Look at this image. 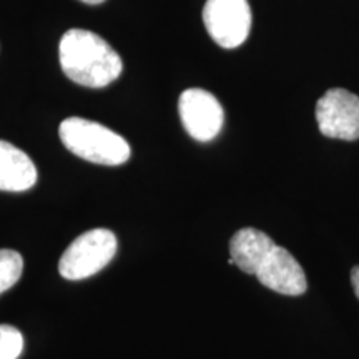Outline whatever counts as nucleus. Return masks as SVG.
Here are the masks:
<instances>
[{
    "label": "nucleus",
    "mask_w": 359,
    "mask_h": 359,
    "mask_svg": "<svg viewBox=\"0 0 359 359\" xmlns=\"http://www.w3.org/2000/svg\"><path fill=\"white\" fill-rule=\"evenodd\" d=\"M58 58L67 77L88 88L107 87L123 70V62L115 48L100 35L83 29L64 34L58 45Z\"/></svg>",
    "instance_id": "nucleus-1"
},
{
    "label": "nucleus",
    "mask_w": 359,
    "mask_h": 359,
    "mask_svg": "<svg viewBox=\"0 0 359 359\" xmlns=\"http://www.w3.org/2000/svg\"><path fill=\"white\" fill-rule=\"evenodd\" d=\"M58 135L67 150L97 165H123L132 154L122 135L80 116L65 118L60 123Z\"/></svg>",
    "instance_id": "nucleus-2"
},
{
    "label": "nucleus",
    "mask_w": 359,
    "mask_h": 359,
    "mask_svg": "<svg viewBox=\"0 0 359 359\" xmlns=\"http://www.w3.org/2000/svg\"><path fill=\"white\" fill-rule=\"evenodd\" d=\"M116 236L107 228H95L75 238L58 262V273L65 280H85L97 275L116 253Z\"/></svg>",
    "instance_id": "nucleus-3"
},
{
    "label": "nucleus",
    "mask_w": 359,
    "mask_h": 359,
    "mask_svg": "<svg viewBox=\"0 0 359 359\" xmlns=\"http://www.w3.org/2000/svg\"><path fill=\"white\" fill-rule=\"evenodd\" d=\"M203 22L206 32L219 47H240L251 30L248 0H206Z\"/></svg>",
    "instance_id": "nucleus-4"
},
{
    "label": "nucleus",
    "mask_w": 359,
    "mask_h": 359,
    "mask_svg": "<svg viewBox=\"0 0 359 359\" xmlns=\"http://www.w3.org/2000/svg\"><path fill=\"white\" fill-rule=\"evenodd\" d=\"M316 122L327 138H359V97L344 88H331L316 103Z\"/></svg>",
    "instance_id": "nucleus-5"
},
{
    "label": "nucleus",
    "mask_w": 359,
    "mask_h": 359,
    "mask_svg": "<svg viewBox=\"0 0 359 359\" xmlns=\"http://www.w3.org/2000/svg\"><path fill=\"white\" fill-rule=\"evenodd\" d=\"M180 118L191 138L212 142L222 132L224 111L212 92L203 88H188L178 100Z\"/></svg>",
    "instance_id": "nucleus-6"
},
{
    "label": "nucleus",
    "mask_w": 359,
    "mask_h": 359,
    "mask_svg": "<svg viewBox=\"0 0 359 359\" xmlns=\"http://www.w3.org/2000/svg\"><path fill=\"white\" fill-rule=\"evenodd\" d=\"M255 276L264 288L285 296H302L308 290V280L302 264L288 250L278 245L269 251Z\"/></svg>",
    "instance_id": "nucleus-7"
},
{
    "label": "nucleus",
    "mask_w": 359,
    "mask_h": 359,
    "mask_svg": "<svg viewBox=\"0 0 359 359\" xmlns=\"http://www.w3.org/2000/svg\"><path fill=\"white\" fill-rule=\"evenodd\" d=\"M275 246V241L264 231L251 226L241 228L230 240V258L246 275H257L264 258Z\"/></svg>",
    "instance_id": "nucleus-8"
},
{
    "label": "nucleus",
    "mask_w": 359,
    "mask_h": 359,
    "mask_svg": "<svg viewBox=\"0 0 359 359\" xmlns=\"http://www.w3.org/2000/svg\"><path fill=\"white\" fill-rule=\"evenodd\" d=\"M37 168L25 151L0 140V190H30L37 183Z\"/></svg>",
    "instance_id": "nucleus-9"
},
{
    "label": "nucleus",
    "mask_w": 359,
    "mask_h": 359,
    "mask_svg": "<svg viewBox=\"0 0 359 359\" xmlns=\"http://www.w3.org/2000/svg\"><path fill=\"white\" fill-rule=\"evenodd\" d=\"M24 258L13 250H0V294L11 290L20 280Z\"/></svg>",
    "instance_id": "nucleus-10"
},
{
    "label": "nucleus",
    "mask_w": 359,
    "mask_h": 359,
    "mask_svg": "<svg viewBox=\"0 0 359 359\" xmlns=\"http://www.w3.org/2000/svg\"><path fill=\"white\" fill-rule=\"evenodd\" d=\"M24 351V336L17 327L0 325V359H17Z\"/></svg>",
    "instance_id": "nucleus-11"
},
{
    "label": "nucleus",
    "mask_w": 359,
    "mask_h": 359,
    "mask_svg": "<svg viewBox=\"0 0 359 359\" xmlns=\"http://www.w3.org/2000/svg\"><path fill=\"white\" fill-rule=\"evenodd\" d=\"M351 285H353L354 294H356V298L359 299V264L351 268Z\"/></svg>",
    "instance_id": "nucleus-12"
},
{
    "label": "nucleus",
    "mask_w": 359,
    "mask_h": 359,
    "mask_svg": "<svg viewBox=\"0 0 359 359\" xmlns=\"http://www.w3.org/2000/svg\"><path fill=\"white\" fill-rule=\"evenodd\" d=\"M85 4H90V6H97V4H102L105 2V0H82Z\"/></svg>",
    "instance_id": "nucleus-13"
}]
</instances>
